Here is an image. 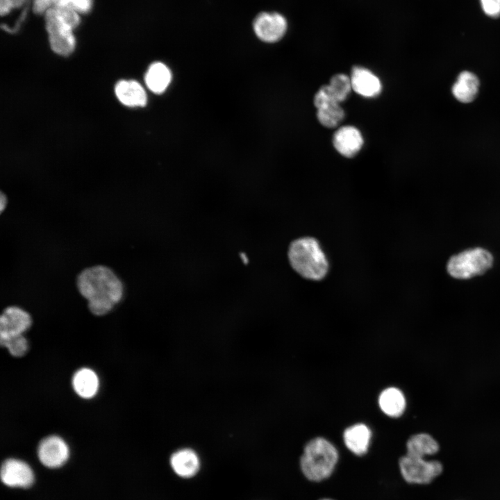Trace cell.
I'll return each instance as SVG.
<instances>
[{
    "mask_svg": "<svg viewBox=\"0 0 500 500\" xmlns=\"http://www.w3.org/2000/svg\"><path fill=\"white\" fill-rule=\"evenodd\" d=\"M338 458L335 447L328 440L317 437L306 444L300 458V468L308 481L320 482L331 476Z\"/></svg>",
    "mask_w": 500,
    "mask_h": 500,
    "instance_id": "cell-3",
    "label": "cell"
},
{
    "mask_svg": "<svg viewBox=\"0 0 500 500\" xmlns=\"http://www.w3.org/2000/svg\"><path fill=\"white\" fill-rule=\"evenodd\" d=\"M8 205V198L3 192H1L0 194V211L2 213Z\"/></svg>",
    "mask_w": 500,
    "mask_h": 500,
    "instance_id": "cell-29",
    "label": "cell"
},
{
    "mask_svg": "<svg viewBox=\"0 0 500 500\" xmlns=\"http://www.w3.org/2000/svg\"><path fill=\"white\" fill-rule=\"evenodd\" d=\"M319 500H333V499H329V498H322V499H319Z\"/></svg>",
    "mask_w": 500,
    "mask_h": 500,
    "instance_id": "cell-30",
    "label": "cell"
},
{
    "mask_svg": "<svg viewBox=\"0 0 500 500\" xmlns=\"http://www.w3.org/2000/svg\"><path fill=\"white\" fill-rule=\"evenodd\" d=\"M78 294L87 301L89 310L96 316L109 313L124 294L121 278L110 267L94 265L83 269L76 278Z\"/></svg>",
    "mask_w": 500,
    "mask_h": 500,
    "instance_id": "cell-1",
    "label": "cell"
},
{
    "mask_svg": "<svg viewBox=\"0 0 500 500\" xmlns=\"http://www.w3.org/2000/svg\"><path fill=\"white\" fill-rule=\"evenodd\" d=\"M2 482L10 487L28 488L34 481L31 467L24 461L9 458L6 460L1 468Z\"/></svg>",
    "mask_w": 500,
    "mask_h": 500,
    "instance_id": "cell-10",
    "label": "cell"
},
{
    "mask_svg": "<svg viewBox=\"0 0 500 500\" xmlns=\"http://www.w3.org/2000/svg\"><path fill=\"white\" fill-rule=\"evenodd\" d=\"M69 453L66 442L56 435L42 439L38 445V455L40 462L50 468L62 466L67 460Z\"/></svg>",
    "mask_w": 500,
    "mask_h": 500,
    "instance_id": "cell-9",
    "label": "cell"
},
{
    "mask_svg": "<svg viewBox=\"0 0 500 500\" xmlns=\"http://www.w3.org/2000/svg\"><path fill=\"white\" fill-rule=\"evenodd\" d=\"M317 110L318 121L326 128L336 127L344 117V112L338 103H326Z\"/></svg>",
    "mask_w": 500,
    "mask_h": 500,
    "instance_id": "cell-21",
    "label": "cell"
},
{
    "mask_svg": "<svg viewBox=\"0 0 500 500\" xmlns=\"http://www.w3.org/2000/svg\"><path fill=\"white\" fill-rule=\"evenodd\" d=\"M288 256L292 269L305 279L318 281L328 274L326 255L318 240L312 237L304 236L293 240Z\"/></svg>",
    "mask_w": 500,
    "mask_h": 500,
    "instance_id": "cell-2",
    "label": "cell"
},
{
    "mask_svg": "<svg viewBox=\"0 0 500 500\" xmlns=\"http://www.w3.org/2000/svg\"><path fill=\"white\" fill-rule=\"evenodd\" d=\"M72 386L76 393L83 399H91L96 395L99 388L97 374L91 369L83 367L75 372Z\"/></svg>",
    "mask_w": 500,
    "mask_h": 500,
    "instance_id": "cell-16",
    "label": "cell"
},
{
    "mask_svg": "<svg viewBox=\"0 0 500 500\" xmlns=\"http://www.w3.org/2000/svg\"><path fill=\"white\" fill-rule=\"evenodd\" d=\"M93 0H58L56 5L67 7L78 14H85L90 11Z\"/></svg>",
    "mask_w": 500,
    "mask_h": 500,
    "instance_id": "cell-25",
    "label": "cell"
},
{
    "mask_svg": "<svg viewBox=\"0 0 500 500\" xmlns=\"http://www.w3.org/2000/svg\"><path fill=\"white\" fill-rule=\"evenodd\" d=\"M406 398L398 388L390 387L383 390L378 397V406L381 411L391 417L401 416L406 408Z\"/></svg>",
    "mask_w": 500,
    "mask_h": 500,
    "instance_id": "cell-18",
    "label": "cell"
},
{
    "mask_svg": "<svg viewBox=\"0 0 500 500\" xmlns=\"http://www.w3.org/2000/svg\"><path fill=\"white\" fill-rule=\"evenodd\" d=\"M492 254L482 248L463 251L450 258L447 269L450 276L459 279H467L483 274L491 267Z\"/></svg>",
    "mask_w": 500,
    "mask_h": 500,
    "instance_id": "cell-4",
    "label": "cell"
},
{
    "mask_svg": "<svg viewBox=\"0 0 500 500\" xmlns=\"http://www.w3.org/2000/svg\"><path fill=\"white\" fill-rule=\"evenodd\" d=\"M44 15L51 49L58 55L69 56L76 45L73 28L58 16L53 8Z\"/></svg>",
    "mask_w": 500,
    "mask_h": 500,
    "instance_id": "cell-6",
    "label": "cell"
},
{
    "mask_svg": "<svg viewBox=\"0 0 500 500\" xmlns=\"http://www.w3.org/2000/svg\"><path fill=\"white\" fill-rule=\"evenodd\" d=\"M478 87V77L472 72L464 71L458 75L457 81L452 86L451 92L458 101L466 103L475 99Z\"/></svg>",
    "mask_w": 500,
    "mask_h": 500,
    "instance_id": "cell-17",
    "label": "cell"
},
{
    "mask_svg": "<svg viewBox=\"0 0 500 500\" xmlns=\"http://www.w3.org/2000/svg\"><path fill=\"white\" fill-rule=\"evenodd\" d=\"M326 86L331 96L339 103L346 100L352 89L350 78L343 74L334 75Z\"/></svg>",
    "mask_w": 500,
    "mask_h": 500,
    "instance_id": "cell-22",
    "label": "cell"
},
{
    "mask_svg": "<svg viewBox=\"0 0 500 500\" xmlns=\"http://www.w3.org/2000/svg\"><path fill=\"white\" fill-rule=\"evenodd\" d=\"M170 465L173 471L183 478L194 476L199 470L200 460L197 453L190 449H181L172 453Z\"/></svg>",
    "mask_w": 500,
    "mask_h": 500,
    "instance_id": "cell-14",
    "label": "cell"
},
{
    "mask_svg": "<svg viewBox=\"0 0 500 500\" xmlns=\"http://www.w3.org/2000/svg\"><path fill=\"white\" fill-rule=\"evenodd\" d=\"M333 143L335 149L341 155L351 158L361 149L363 138L358 128L351 126H344L335 132Z\"/></svg>",
    "mask_w": 500,
    "mask_h": 500,
    "instance_id": "cell-11",
    "label": "cell"
},
{
    "mask_svg": "<svg viewBox=\"0 0 500 500\" xmlns=\"http://www.w3.org/2000/svg\"><path fill=\"white\" fill-rule=\"evenodd\" d=\"M0 342L1 346L6 347L10 354L15 357L24 356L28 349V341L24 335L1 338Z\"/></svg>",
    "mask_w": 500,
    "mask_h": 500,
    "instance_id": "cell-23",
    "label": "cell"
},
{
    "mask_svg": "<svg viewBox=\"0 0 500 500\" xmlns=\"http://www.w3.org/2000/svg\"><path fill=\"white\" fill-rule=\"evenodd\" d=\"M371 438V430L367 425L361 423L349 426L343 433L344 442L347 449L359 456L367 452Z\"/></svg>",
    "mask_w": 500,
    "mask_h": 500,
    "instance_id": "cell-13",
    "label": "cell"
},
{
    "mask_svg": "<svg viewBox=\"0 0 500 500\" xmlns=\"http://www.w3.org/2000/svg\"><path fill=\"white\" fill-rule=\"evenodd\" d=\"M484 12L490 17L500 16V0H480Z\"/></svg>",
    "mask_w": 500,
    "mask_h": 500,
    "instance_id": "cell-26",
    "label": "cell"
},
{
    "mask_svg": "<svg viewBox=\"0 0 500 500\" xmlns=\"http://www.w3.org/2000/svg\"><path fill=\"white\" fill-rule=\"evenodd\" d=\"M53 8L58 16L73 29L79 24L80 17L76 11L59 5H56Z\"/></svg>",
    "mask_w": 500,
    "mask_h": 500,
    "instance_id": "cell-24",
    "label": "cell"
},
{
    "mask_svg": "<svg viewBox=\"0 0 500 500\" xmlns=\"http://www.w3.org/2000/svg\"><path fill=\"white\" fill-rule=\"evenodd\" d=\"M58 0H33V10L38 15L45 14L53 8Z\"/></svg>",
    "mask_w": 500,
    "mask_h": 500,
    "instance_id": "cell-27",
    "label": "cell"
},
{
    "mask_svg": "<svg viewBox=\"0 0 500 500\" xmlns=\"http://www.w3.org/2000/svg\"><path fill=\"white\" fill-rule=\"evenodd\" d=\"M440 449L438 442L430 435L418 433L411 436L406 442V454L418 458L434 455Z\"/></svg>",
    "mask_w": 500,
    "mask_h": 500,
    "instance_id": "cell-20",
    "label": "cell"
},
{
    "mask_svg": "<svg viewBox=\"0 0 500 500\" xmlns=\"http://www.w3.org/2000/svg\"><path fill=\"white\" fill-rule=\"evenodd\" d=\"M31 324V316L26 310L17 306H7L0 317V339L24 335Z\"/></svg>",
    "mask_w": 500,
    "mask_h": 500,
    "instance_id": "cell-8",
    "label": "cell"
},
{
    "mask_svg": "<svg viewBox=\"0 0 500 500\" xmlns=\"http://www.w3.org/2000/svg\"><path fill=\"white\" fill-rule=\"evenodd\" d=\"M28 0H1L0 12L1 15L8 14L12 9L22 7Z\"/></svg>",
    "mask_w": 500,
    "mask_h": 500,
    "instance_id": "cell-28",
    "label": "cell"
},
{
    "mask_svg": "<svg viewBox=\"0 0 500 500\" xmlns=\"http://www.w3.org/2000/svg\"><path fill=\"white\" fill-rule=\"evenodd\" d=\"M351 83L352 89L365 97H374L379 94L381 84L378 78L369 69L355 67L351 71Z\"/></svg>",
    "mask_w": 500,
    "mask_h": 500,
    "instance_id": "cell-12",
    "label": "cell"
},
{
    "mask_svg": "<svg viewBox=\"0 0 500 500\" xmlns=\"http://www.w3.org/2000/svg\"><path fill=\"white\" fill-rule=\"evenodd\" d=\"M147 88L154 93H162L169 85L172 74L169 68L160 62L151 64L145 74Z\"/></svg>",
    "mask_w": 500,
    "mask_h": 500,
    "instance_id": "cell-19",
    "label": "cell"
},
{
    "mask_svg": "<svg viewBox=\"0 0 500 500\" xmlns=\"http://www.w3.org/2000/svg\"><path fill=\"white\" fill-rule=\"evenodd\" d=\"M399 467L404 481L410 484H429L443 472V465L440 461L427 460L406 453L400 458Z\"/></svg>",
    "mask_w": 500,
    "mask_h": 500,
    "instance_id": "cell-5",
    "label": "cell"
},
{
    "mask_svg": "<svg viewBox=\"0 0 500 500\" xmlns=\"http://www.w3.org/2000/svg\"><path fill=\"white\" fill-rule=\"evenodd\" d=\"M253 28L260 40L273 43L284 36L288 29V22L285 17L278 12H262L255 17Z\"/></svg>",
    "mask_w": 500,
    "mask_h": 500,
    "instance_id": "cell-7",
    "label": "cell"
},
{
    "mask_svg": "<svg viewBox=\"0 0 500 500\" xmlns=\"http://www.w3.org/2000/svg\"><path fill=\"white\" fill-rule=\"evenodd\" d=\"M115 92L119 101L126 106H144L147 103L146 92L137 81H119L115 85Z\"/></svg>",
    "mask_w": 500,
    "mask_h": 500,
    "instance_id": "cell-15",
    "label": "cell"
}]
</instances>
